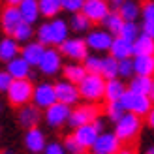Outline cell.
Masks as SVG:
<instances>
[{
	"mask_svg": "<svg viewBox=\"0 0 154 154\" xmlns=\"http://www.w3.org/2000/svg\"><path fill=\"white\" fill-rule=\"evenodd\" d=\"M145 122L149 124V128H150V130H154V105L150 107V111L145 115Z\"/></svg>",
	"mask_w": 154,
	"mask_h": 154,
	"instance_id": "45",
	"label": "cell"
},
{
	"mask_svg": "<svg viewBox=\"0 0 154 154\" xmlns=\"http://www.w3.org/2000/svg\"><path fill=\"white\" fill-rule=\"evenodd\" d=\"M17 55H21V43L13 36H4L0 40V62L6 64Z\"/></svg>",
	"mask_w": 154,
	"mask_h": 154,
	"instance_id": "22",
	"label": "cell"
},
{
	"mask_svg": "<svg viewBox=\"0 0 154 154\" xmlns=\"http://www.w3.org/2000/svg\"><path fill=\"white\" fill-rule=\"evenodd\" d=\"M40 4V13L45 19H53L62 11V2L60 0H38Z\"/></svg>",
	"mask_w": 154,
	"mask_h": 154,
	"instance_id": "34",
	"label": "cell"
},
{
	"mask_svg": "<svg viewBox=\"0 0 154 154\" xmlns=\"http://www.w3.org/2000/svg\"><path fill=\"white\" fill-rule=\"evenodd\" d=\"M57 102V92H55V83L49 81H42L34 85V92H32V103L40 109H47L49 105Z\"/></svg>",
	"mask_w": 154,
	"mask_h": 154,
	"instance_id": "10",
	"label": "cell"
},
{
	"mask_svg": "<svg viewBox=\"0 0 154 154\" xmlns=\"http://www.w3.org/2000/svg\"><path fill=\"white\" fill-rule=\"evenodd\" d=\"M32 92H34V85L30 81V77H26V79H13L10 88L6 90V100L10 105L21 107V105L32 102Z\"/></svg>",
	"mask_w": 154,
	"mask_h": 154,
	"instance_id": "3",
	"label": "cell"
},
{
	"mask_svg": "<svg viewBox=\"0 0 154 154\" xmlns=\"http://www.w3.org/2000/svg\"><path fill=\"white\" fill-rule=\"evenodd\" d=\"M109 55L117 60L122 58H130L134 57V47H132V42H128L126 38L122 36H113V42H111V47H109Z\"/></svg>",
	"mask_w": 154,
	"mask_h": 154,
	"instance_id": "21",
	"label": "cell"
},
{
	"mask_svg": "<svg viewBox=\"0 0 154 154\" xmlns=\"http://www.w3.org/2000/svg\"><path fill=\"white\" fill-rule=\"evenodd\" d=\"M132 64H134V73L154 77V57L152 55H134Z\"/></svg>",
	"mask_w": 154,
	"mask_h": 154,
	"instance_id": "26",
	"label": "cell"
},
{
	"mask_svg": "<svg viewBox=\"0 0 154 154\" xmlns=\"http://www.w3.org/2000/svg\"><path fill=\"white\" fill-rule=\"evenodd\" d=\"M34 38L40 43H43L45 47L53 45V34H51V23L49 21H43L36 26V32H34Z\"/></svg>",
	"mask_w": 154,
	"mask_h": 154,
	"instance_id": "36",
	"label": "cell"
},
{
	"mask_svg": "<svg viewBox=\"0 0 154 154\" xmlns=\"http://www.w3.org/2000/svg\"><path fill=\"white\" fill-rule=\"evenodd\" d=\"M17 8H19V13H21L23 21L30 23V25H36V23L42 19L40 4H38V0H21Z\"/></svg>",
	"mask_w": 154,
	"mask_h": 154,
	"instance_id": "23",
	"label": "cell"
},
{
	"mask_svg": "<svg viewBox=\"0 0 154 154\" xmlns=\"http://www.w3.org/2000/svg\"><path fill=\"white\" fill-rule=\"evenodd\" d=\"M107 2H109V4H111V6L115 8V10H117V8H119V4L122 2V0H107Z\"/></svg>",
	"mask_w": 154,
	"mask_h": 154,
	"instance_id": "47",
	"label": "cell"
},
{
	"mask_svg": "<svg viewBox=\"0 0 154 154\" xmlns=\"http://www.w3.org/2000/svg\"><path fill=\"white\" fill-rule=\"evenodd\" d=\"M102 25H103V28L107 32H111L113 36H119L120 30H122V25H124V19L120 17V13L117 10H111L105 15V19L102 21Z\"/></svg>",
	"mask_w": 154,
	"mask_h": 154,
	"instance_id": "33",
	"label": "cell"
},
{
	"mask_svg": "<svg viewBox=\"0 0 154 154\" xmlns=\"http://www.w3.org/2000/svg\"><path fill=\"white\" fill-rule=\"evenodd\" d=\"M124 105H122V102L120 100H117V102H107L105 103V117H107V120H111L113 124L117 122L122 115H124Z\"/></svg>",
	"mask_w": 154,
	"mask_h": 154,
	"instance_id": "37",
	"label": "cell"
},
{
	"mask_svg": "<svg viewBox=\"0 0 154 154\" xmlns=\"http://www.w3.org/2000/svg\"><path fill=\"white\" fill-rule=\"evenodd\" d=\"M120 149H122V141L115 135V132H105V130L100 132L94 145L90 147L92 152H98V154H117Z\"/></svg>",
	"mask_w": 154,
	"mask_h": 154,
	"instance_id": "12",
	"label": "cell"
},
{
	"mask_svg": "<svg viewBox=\"0 0 154 154\" xmlns=\"http://www.w3.org/2000/svg\"><path fill=\"white\" fill-rule=\"evenodd\" d=\"M34 32H36L34 25H30V23H26V21H21V25L13 30V34H11V36L23 45V43L30 42V40H34Z\"/></svg>",
	"mask_w": 154,
	"mask_h": 154,
	"instance_id": "35",
	"label": "cell"
},
{
	"mask_svg": "<svg viewBox=\"0 0 154 154\" xmlns=\"http://www.w3.org/2000/svg\"><path fill=\"white\" fill-rule=\"evenodd\" d=\"M132 47H134V55H154V38L141 32L132 42Z\"/></svg>",
	"mask_w": 154,
	"mask_h": 154,
	"instance_id": "31",
	"label": "cell"
},
{
	"mask_svg": "<svg viewBox=\"0 0 154 154\" xmlns=\"http://www.w3.org/2000/svg\"><path fill=\"white\" fill-rule=\"evenodd\" d=\"M152 57H154V55H152Z\"/></svg>",
	"mask_w": 154,
	"mask_h": 154,
	"instance_id": "55",
	"label": "cell"
},
{
	"mask_svg": "<svg viewBox=\"0 0 154 154\" xmlns=\"http://www.w3.org/2000/svg\"><path fill=\"white\" fill-rule=\"evenodd\" d=\"M6 72L10 73L13 79H26L32 75V66H30L21 55L11 58L10 62H6Z\"/></svg>",
	"mask_w": 154,
	"mask_h": 154,
	"instance_id": "19",
	"label": "cell"
},
{
	"mask_svg": "<svg viewBox=\"0 0 154 154\" xmlns=\"http://www.w3.org/2000/svg\"><path fill=\"white\" fill-rule=\"evenodd\" d=\"M23 143H25V149L30 154H42L45 145H47V135L40 126L28 128L25 132V137H23Z\"/></svg>",
	"mask_w": 154,
	"mask_h": 154,
	"instance_id": "15",
	"label": "cell"
},
{
	"mask_svg": "<svg viewBox=\"0 0 154 154\" xmlns=\"http://www.w3.org/2000/svg\"><path fill=\"white\" fill-rule=\"evenodd\" d=\"M62 66H64V57L58 51V47H55V45L45 47L43 57L40 60V64H38V70L47 77H55L62 72Z\"/></svg>",
	"mask_w": 154,
	"mask_h": 154,
	"instance_id": "5",
	"label": "cell"
},
{
	"mask_svg": "<svg viewBox=\"0 0 154 154\" xmlns=\"http://www.w3.org/2000/svg\"><path fill=\"white\" fill-rule=\"evenodd\" d=\"M141 34V25L137 21H124V25H122V30H120V34L122 38H126L128 42H134L137 36Z\"/></svg>",
	"mask_w": 154,
	"mask_h": 154,
	"instance_id": "38",
	"label": "cell"
},
{
	"mask_svg": "<svg viewBox=\"0 0 154 154\" xmlns=\"http://www.w3.org/2000/svg\"><path fill=\"white\" fill-rule=\"evenodd\" d=\"M43 51H45V45L40 43L38 40H30L21 45V57L32 68H38V64H40V60L43 57Z\"/></svg>",
	"mask_w": 154,
	"mask_h": 154,
	"instance_id": "18",
	"label": "cell"
},
{
	"mask_svg": "<svg viewBox=\"0 0 154 154\" xmlns=\"http://www.w3.org/2000/svg\"><path fill=\"white\" fill-rule=\"evenodd\" d=\"M126 83L120 77H113V79L105 81V92H103V100L105 102H117L122 98V94L126 92Z\"/></svg>",
	"mask_w": 154,
	"mask_h": 154,
	"instance_id": "24",
	"label": "cell"
},
{
	"mask_svg": "<svg viewBox=\"0 0 154 154\" xmlns=\"http://www.w3.org/2000/svg\"><path fill=\"white\" fill-rule=\"evenodd\" d=\"M100 60H102V57H100L98 53H88L87 58L83 60V64H85V68H87V72L98 73V70H100Z\"/></svg>",
	"mask_w": 154,
	"mask_h": 154,
	"instance_id": "41",
	"label": "cell"
},
{
	"mask_svg": "<svg viewBox=\"0 0 154 154\" xmlns=\"http://www.w3.org/2000/svg\"><path fill=\"white\" fill-rule=\"evenodd\" d=\"M117 154H135V152H134L132 149H128V147H122V149H120Z\"/></svg>",
	"mask_w": 154,
	"mask_h": 154,
	"instance_id": "46",
	"label": "cell"
},
{
	"mask_svg": "<svg viewBox=\"0 0 154 154\" xmlns=\"http://www.w3.org/2000/svg\"><path fill=\"white\" fill-rule=\"evenodd\" d=\"M43 120V111L40 107H36L32 102L30 103H25L17 107V122L21 128H34V126H40V122Z\"/></svg>",
	"mask_w": 154,
	"mask_h": 154,
	"instance_id": "13",
	"label": "cell"
},
{
	"mask_svg": "<svg viewBox=\"0 0 154 154\" xmlns=\"http://www.w3.org/2000/svg\"><path fill=\"white\" fill-rule=\"evenodd\" d=\"M21 21H23V17L19 13V8L6 4V8L0 13V28H2V32L6 36H11L13 30L21 25Z\"/></svg>",
	"mask_w": 154,
	"mask_h": 154,
	"instance_id": "16",
	"label": "cell"
},
{
	"mask_svg": "<svg viewBox=\"0 0 154 154\" xmlns=\"http://www.w3.org/2000/svg\"><path fill=\"white\" fill-rule=\"evenodd\" d=\"M120 102H122V105H124L126 111L134 113V115H139L141 119H145V115H147L150 111V107L154 105L152 98L149 94L134 92V90H130V88H126V92L120 98Z\"/></svg>",
	"mask_w": 154,
	"mask_h": 154,
	"instance_id": "4",
	"label": "cell"
},
{
	"mask_svg": "<svg viewBox=\"0 0 154 154\" xmlns=\"http://www.w3.org/2000/svg\"><path fill=\"white\" fill-rule=\"evenodd\" d=\"M92 154H98V152H92Z\"/></svg>",
	"mask_w": 154,
	"mask_h": 154,
	"instance_id": "54",
	"label": "cell"
},
{
	"mask_svg": "<svg viewBox=\"0 0 154 154\" xmlns=\"http://www.w3.org/2000/svg\"><path fill=\"white\" fill-rule=\"evenodd\" d=\"M70 111L72 107L66 105L62 102H55L53 105H49L47 109H43V122L53 130H58L68 124V119H70Z\"/></svg>",
	"mask_w": 154,
	"mask_h": 154,
	"instance_id": "8",
	"label": "cell"
},
{
	"mask_svg": "<svg viewBox=\"0 0 154 154\" xmlns=\"http://www.w3.org/2000/svg\"><path fill=\"white\" fill-rule=\"evenodd\" d=\"M96 117H100V107L96 103H77L72 107L70 111V119H68V126L70 128H77L81 124H87V122H92Z\"/></svg>",
	"mask_w": 154,
	"mask_h": 154,
	"instance_id": "7",
	"label": "cell"
},
{
	"mask_svg": "<svg viewBox=\"0 0 154 154\" xmlns=\"http://www.w3.org/2000/svg\"><path fill=\"white\" fill-rule=\"evenodd\" d=\"M60 73H62L64 79L77 85L85 75H87V68H85V64H81V62H68V64L62 66V72Z\"/></svg>",
	"mask_w": 154,
	"mask_h": 154,
	"instance_id": "29",
	"label": "cell"
},
{
	"mask_svg": "<svg viewBox=\"0 0 154 154\" xmlns=\"http://www.w3.org/2000/svg\"><path fill=\"white\" fill-rule=\"evenodd\" d=\"M58 51L62 53L64 58L72 60V62H83V60L87 58V55L90 53L85 38H81V36H75V38L70 36L68 40H64L58 45Z\"/></svg>",
	"mask_w": 154,
	"mask_h": 154,
	"instance_id": "6",
	"label": "cell"
},
{
	"mask_svg": "<svg viewBox=\"0 0 154 154\" xmlns=\"http://www.w3.org/2000/svg\"><path fill=\"white\" fill-rule=\"evenodd\" d=\"M145 154H154V145H152V147H149L147 150H145Z\"/></svg>",
	"mask_w": 154,
	"mask_h": 154,
	"instance_id": "51",
	"label": "cell"
},
{
	"mask_svg": "<svg viewBox=\"0 0 154 154\" xmlns=\"http://www.w3.org/2000/svg\"><path fill=\"white\" fill-rule=\"evenodd\" d=\"M55 92H57V102H62L66 105H77L81 102V92L79 87L75 83L68 81V79H60L55 83Z\"/></svg>",
	"mask_w": 154,
	"mask_h": 154,
	"instance_id": "11",
	"label": "cell"
},
{
	"mask_svg": "<svg viewBox=\"0 0 154 154\" xmlns=\"http://www.w3.org/2000/svg\"><path fill=\"white\" fill-rule=\"evenodd\" d=\"M152 81H154V77H150V75H137V73H134L128 79V88L134 90V92H141V94H150Z\"/></svg>",
	"mask_w": 154,
	"mask_h": 154,
	"instance_id": "27",
	"label": "cell"
},
{
	"mask_svg": "<svg viewBox=\"0 0 154 154\" xmlns=\"http://www.w3.org/2000/svg\"><path fill=\"white\" fill-rule=\"evenodd\" d=\"M70 30L72 32H75V34H79V36H83V34H87L88 30L92 28V21L85 15L83 11H75V13H72V17H70Z\"/></svg>",
	"mask_w": 154,
	"mask_h": 154,
	"instance_id": "28",
	"label": "cell"
},
{
	"mask_svg": "<svg viewBox=\"0 0 154 154\" xmlns=\"http://www.w3.org/2000/svg\"><path fill=\"white\" fill-rule=\"evenodd\" d=\"M141 32L154 38V0H145L141 4Z\"/></svg>",
	"mask_w": 154,
	"mask_h": 154,
	"instance_id": "25",
	"label": "cell"
},
{
	"mask_svg": "<svg viewBox=\"0 0 154 154\" xmlns=\"http://www.w3.org/2000/svg\"><path fill=\"white\" fill-rule=\"evenodd\" d=\"M64 149H66L68 154H85V152H87V149L81 147V143L77 141L73 135H68L64 139Z\"/></svg>",
	"mask_w": 154,
	"mask_h": 154,
	"instance_id": "39",
	"label": "cell"
},
{
	"mask_svg": "<svg viewBox=\"0 0 154 154\" xmlns=\"http://www.w3.org/2000/svg\"><path fill=\"white\" fill-rule=\"evenodd\" d=\"M42 154H68L66 149H64V143L60 141H47V145H45V149Z\"/></svg>",
	"mask_w": 154,
	"mask_h": 154,
	"instance_id": "42",
	"label": "cell"
},
{
	"mask_svg": "<svg viewBox=\"0 0 154 154\" xmlns=\"http://www.w3.org/2000/svg\"><path fill=\"white\" fill-rule=\"evenodd\" d=\"M60 2H62V11H68L72 15L75 11H81L85 0H60Z\"/></svg>",
	"mask_w": 154,
	"mask_h": 154,
	"instance_id": "43",
	"label": "cell"
},
{
	"mask_svg": "<svg viewBox=\"0 0 154 154\" xmlns=\"http://www.w3.org/2000/svg\"><path fill=\"white\" fill-rule=\"evenodd\" d=\"M13 81V77L8 73L6 70H0V94H6V90L10 88V85Z\"/></svg>",
	"mask_w": 154,
	"mask_h": 154,
	"instance_id": "44",
	"label": "cell"
},
{
	"mask_svg": "<svg viewBox=\"0 0 154 154\" xmlns=\"http://www.w3.org/2000/svg\"><path fill=\"white\" fill-rule=\"evenodd\" d=\"M49 23H51V34H53V45L55 47H58L60 43H62L64 40H68L70 38V34H72V30H70V23H68L66 19H62V17H53V19H49Z\"/></svg>",
	"mask_w": 154,
	"mask_h": 154,
	"instance_id": "20",
	"label": "cell"
},
{
	"mask_svg": "<svg viewBox=\"0 0 154 154\" xmlns=\"http://www.w3.org/2000/svg\"><path fill=\"white\" fill-rule=\"evenodd\" d=\"M117 11L124 21H137L141 15V6L137 4V0H122L119 4Z\"/></svg>",
	"mask_w": 154,
	"mask_h": 154,
	"instance_id": "30",
	"label": "cell"
},
{
	"mask_svg": "<svg viewBox=\"0 0 154 154\" xmlns=\"http://www.w3.org/2000/svg\"><path fill=\"white\" fill-rule=\"evenodd\" d=\"M85 42L88 45L90 53H109L111 42H113V34L107 32L105 28H90L85 34Z\"/></svg>",
	"mask_w": 154,
	"mask_h": 154,
	"instance_id": "9",
	"label": "cell"
},
{
	"mask_svg": "<svg viewBox=\"0 0 154 154\" xmlns=\"http://www.w3.org/2000/svg\"><path fill=\"white\" fill-rule=\"evenodd\" d=\"M81 11L92 21V25H98L105 19V15L111 11V4L107 0H85Z\"/></svg>",
	"mask_w": 154,
	"mask_h": 154,
	"instance_id": "14",
	"label": "cell"
},
{
	"mask_svg": "<svg viewBox=\"0 0 154 154\" xmlns=\"http://www.w3.org/2000/svg\"><path fill=\"white\" fill-rule=\"evenodd\" d=\"M81 92V100L90 103H98L103 100V92H105V79L100 73L94 72H87V75L77 83Z\"/></svg>",
	"mask_w": 154,
	"mask_h": 154,
	"instance_id": "1",
	"label": "cell"
},
{
	"mask_svg": "<svg viewBox=\"0 0 154 154\" xmlns=\"http://www.w3.org/2000/svg\"><path fill=\"white\" fill-rule=\"evenodd\" d=\"M141 128H143V122H141L139 115L124 111V115L115 122V130H113V132L122 141V145H124V143H132L135 137L141 134Z\"/></svg>",
	"mask_w": 154,
	"mask_h": 154,
	"instance_id": "2",
	"label": "cell"
},
{
	"mask_svg": "<svg viewBox=\"0 0 154 154\" xmlns=\"http://www.w3.org/2000/svg\"><path fill=\"white\" fill-rule=\"evenodd\" d=\"M98 73L103 77V79H113V77H119V60L113 58L111 55H105L100 60V70Z\"/></svg>",
	"mask_w": 154,
	"mask_h": 154,
	"instance_id": "32",
	"label": "cell"
},
{
	"mask_svg": "<svg viewBox=\"0 0 154 154\" xmlns=\"http://www.w3.org/2000/svg\"><path fill=\"white\" fill-rule=\"evenodd\" d=\"M6 4H10V6H19V2L21 0H4Z\"/></svg>",
	"mask_w": 154,
	"mask_h": 154,
	"instance_id": "49",
	"label": "cell"
},
{
	"mask_svg": "<svg viewBox=\"0 0 154 154\" xmlns=\"http://www.w3.org/2000/svg\"><path fill=\"white\" fill-rule=\"evenodd\" d=\"M0 135H2V126H0Z\"/></svg>",
	"mask_w": 154,
	"mask_h": 154,
	"instance_id": "53",
	"label": "cell"
},
{
	"mask_svg": "<svg viewBox=\"0 0 154 154\" xmlns=\"http://www.w3.org/2000/svg\"><path fill=\"white\" fill-rule=\"evenodd\" d=\"M150 98H152V102H154V81H152V90H150V94H149Z\"/></svg>",
	"mask_w": 154,
	"mask_h": 154,
	"instance_id": "52",
	"label": "cell"
},
{
	"mask_svg": "<svg viewBox=\"0 0 154 154\" xmlns=\"http://www.w3.org/2000/svg\"><path fill=\"white\" fill-rule=\"evenodd\" d=\"M72 135L81 143V147H85V149L88 150L92 145H94L96 137L100 135V130H98V126L94 124V120H92V122H87V124H81V126L73 128V134H72Z\"/></svg>",
	"mask_w": 154,
	"mask_h": 154,
	"instance_id": "17",
	"label": "cell"
},
{
	"mask_svg": "<svg viewBox=\"0 0 154 154\" xmlns=\"http://www.w3.org/2000/svg\"><path fill=\"white\" fill-rule=\"evenodd\" d=\"M4 111H6V103L2 102V98H0V117L4 115Z\"/></svg>",
	"mask_w": 154,
	"mask_h": 154,
	"instance_id": "48",
	"label": "cell"
},
{
	"mask_svg": "<svg viewBox=\"0 0 154 154\" xmlns=\"http://www.w3.org/2000/svg\"><path fill=\"white\" fill-rule=\"evenodd\" d=\"M0 154H15V150H11V149H4V150H0Z\"/></svg>",
	"mask_w": 154,
	"mask_h": 154,
	"instance_id": "50",
	"label": "cell"
},
{
	"mask_svg": "<svg viewBox=\"0 0 154 154\" xmlns=\"http://www.w3.org/2000/svg\"><path fill=\"white\" fill-rule=\"evenodd\" d=\"M134 75V64H132V57L130 58H122L119 60V77L120 79H130Z\"/></svg>",
	"mask_w": 154,
	"mask_h": 154,
	"instance_id": "40",
	"label": "cell"
}]
</instances>
